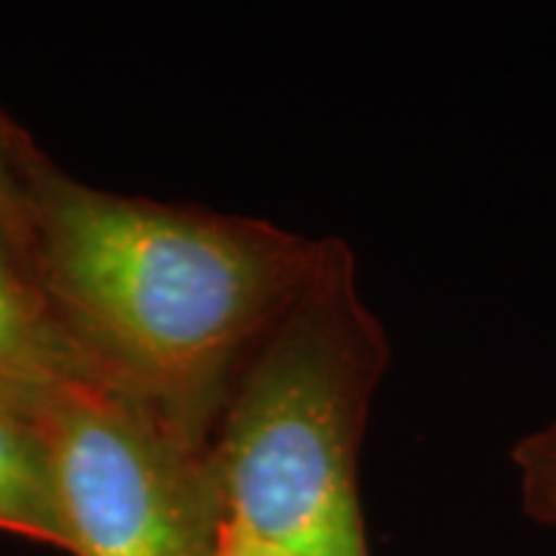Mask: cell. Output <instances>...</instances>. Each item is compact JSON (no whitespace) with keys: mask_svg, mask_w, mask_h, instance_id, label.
I'll return each instance as SVG.
<instances>
[{"mask_svg":"<svg viewBox=\"0 0 556 556\" xmlns=\"http://www.w3.org/2000/svg\"><path fill=\"white\" fill-rule=\"evenodd\" d=\"M28 211L25 263L109 383L211 448L219 415L318 257V241L87 186L10 121Z\"/></svg>","mask_w":556,"mask_h":556,"instance_id":"cell-1","label":"cell"},{"mask_svg":"<svg viewBox=\"0 0 556 556\" xmlns=\"http://www.w3.org/2000/svg\"><path fill=\"white\" fill-rule=\"evenodd\" d=\"M387 365L390 343L358 294L353 251L321 239L211 439L229 532L276 556H368L358 448Z\"/></svg>","mask_w":556,"mask_h":556,"instance_id":"cell-2","label":"cell"},{"mask_svg":"<svg viewBox=\"0 0 556 556\" xmlns=\"http://www.w3.org/2000/svg\"><path fill=\"white\" fill-rule=\"evenodd\" d=\"M38 427L72 556H219L226 504L211 448L100 375L72 380Z\"/></svg>","mask_w":556,"mask_h":556,"instance_id":"cell-3","label":"cell"},{"mask_svg":"<svg viewBox=\"0 0 556 556\" xmlns=\"http://www.w3.org/2000/svg\"><path fill=\"white\" fill-rule=\"evenodd\" d=\"M87 375L100 371L65 334L25 257L0 232V405L38 424L47 402Z\"/></svg>","mask_w":556,"mask_h":556,"instance_id":"cell-4","label":"cell"},{"mask_svg":"<svg viewBox=\"0 0 556 556\" xmlns=\"http://www.w3.org/2000/svg\"><path fill=\"white\" fill-rule=\"evenodd\" d=\"M0 532L68 551L47 439L31 417L0 405Z\"/></svg>","mask_w":556,"mask_h":556,"instance_id":"cell-5","label":"cell"},{"mask_svg":"<svg viewBox=\"0 0 556 556\" xmlns=\"http://www.w3.org/2000/svg\"><path fill=\"white\" fill-rule=\"evenodd\" d=\"M514 467L519 470V492L526 514L556 529V420L541 427L514 448Z\"/></svg>","mask_w":556,"mask_h":556,"instance_id":"cell-6","label":"cell"},{"mask_svg":"<svg viewBox=\"0 0 556 556\" xmlns=\"http://www.w3.org/2000/svg\"><path fill=\"white\" fill-rule=\"evenodd\" d=\"M0 232L25 257V251H28V211H25L16 161L10 152V118L3 112H0Z\"/></svg>","mask_w":556,"mask_h":556,"instance_id":"cell-7","label":"cell"},{"mask_svg":"<svg viewBox=\"0 0 556 556\" xmlns=\"http://www.w3.org/2000/svg\"><path fill=\"white\" fill-rule=\"evenodd\" d=\"M219 556H276V554H273V551H266V547H260V544H251V541H244L241 535H236V532H229V529H226Z\"/></svg>","mask_w":556,"mask_h":556,"instance_id":"cell-8","label":"cell"}]
</instances>
